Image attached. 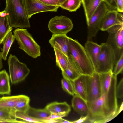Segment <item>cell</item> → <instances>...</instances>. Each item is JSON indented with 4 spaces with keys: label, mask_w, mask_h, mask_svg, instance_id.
Masks as SVG:
<instances>
[{
    "label": "cell",
    "mask_w": 123,
    "mask_h": 123,
    "mask_svg": "<svg viewBox=\"0 0 123 123\" xmlns=\"http://www.w3.org/2000/svg\"><path fill=\"white\" fill-rule=\"evenodd\" d=\"M5 10L12 28H29L30 24L24 0H5Z\"/></svg>",
    "instance_id": "cell-1"
},
{
    "label": "cell",
    "mask_w": 123,
    "mask_h": 123,
    "mask_svg": "<svg viewBox=\"0 0 123 123\" xmlns=\"http://www.w3.org/2000/svg\"><path fill=\"white\" fill-rule=\"evenodd\" d=\"M70 54L78 65L81 75L91 76L94 72L93 65L84 47L75 39L69 37Z\"/></svg>",
    "instance_id": "cell-2"
},
{
    "label": "cell",
    "mask_w": 123,
    "mask_h": 123,
    "mask_svg": "<svg viewBox=\"0 0 123 123\" xmlns=\"http://www.w3.org/2000/svg\"><path fill=\"white\" fill-rule=\"evenodd\" d=\"M19 48L29 56L36 58L41 55L40 47L26 29L18 28L13 31Z\"/></svg>",
    "instance_id": "cell-3"
},
{
    "label": "cell",
    "mask_w": 123,
    "mask_h": 123,
    "mask_svg": "<svg viewBox=\"0 0 123 123\" xmlns=\"http://www.w3.org/2000/svg\"><path fill=\"white\" fill-rule=\"evenodd\" d=\"M117 82V76L113 75L106 93L104 105L103 118L99 123L108 122L119 114L117 111L118 105L116 93Z\"/></svg>",
    "instance_id": "cell-4"
},
{
    "label": "cell",
    "mask_w": 123,
    "mask_h": 123,
    "mask_svg": "<svg viewBox=\"0 0 123 123\" xmlns=\"http://www.w3.org/2000/svg\"><path fill=\"white\" fill-rule=\"evenodd\" d=\"M100 45V51L94 68V72L99 74L113 71L116 62L115 53L112 47L106 43Z\"/></svg>",
    "instance_id": "cell-5"
},
{
    "label": "cell",
    "mask_w": 123,
    "mask_h": 123,
    "mask_svg": "<svg viewBox=\"0 0 123 123\" xmlns=\"http://www.w3.org/2000/svg\"><path fill=\"white\" fill-rule=\"evenodd\" d=\"M8 63L10 79L12 84L23 81L30 73V70L26 64L21 62L15 55L10 54Z\"/></svg>",
    "instance_id": "cell-6"
},
{
    "label": "cell",
    "mask_w": 123,
    "mask_h": 123,
    "mask_svg": "<svg viewBox=\"0 0 123 123\" xmlns=\"http://www.w3.org/2000/svg\"><path fill=\"white\" fill-rule=\"evenodd\" d=\"M110 10L104 1L101 2L87 24L88 40L95 36L100 30L102 22L105 16Z\"/></svg>",
    "instance_id": "cell-7"
},
{
    "label": "cell",
    "mask_w": 123,
    "mask_h": 123,
    "mask_svg": "<svg viewBox=\"0 0 123 123\" xmlns=\"http://www.w3.org/2000/svg\"><path fill=\"white\" fill-rule=\"evenodd\" d=\"M106 31L109 34L106 43L113 48L116 62L123 52V24L115 25Z\"/></svg>",
    "instance_id": "cell-8"
},
{
    "label": "cell",
    "mask_w": 123,
    "mask_h": 123,
    "mask_svg": "<svg viewBox=\"0 0 123 123\" xmlns=\"http://www.w3.org/2000/svg\"><path fill=\"white\" fill-rule=\"evenodd\" d=\"M73 24L71 20L64 16H56L49 21L48 27L52 34H67L72 29Z\"/></svg>",
    "instance_id": "cell-9"
},
{
    "label": "cell",
    "mask_w": 123,
    "mask_h": 123,
    "mask_svg": "<svg viewBox=\"0 0 123 123\" xmlns=\"http://www.w3.org/2000/svg\"><path fill=\"white\" fill-rule=\"evenodd\" d=\"M106 93L102 94L95 101L87 103L89 110V117L86 121L91 123H99L103 119Z\"/></svg>",
    "instance_id": "cell-10"
},
{
    "label": "cell",
    "mask_w": 123,
    "mask_h": 123,
    "mask_svg": "<svg viewBox=\"0 0 123 123\" xmlns=\"http://www.w3.org/2000/svg\"><path fill=\"white\" fill-rule=\"evenodd\" d=\"M25 9L29 19L33 15L44 12H56L59 7L46 4L38 0H24Z\"/></svg>",
    "instance_id": "cell-11"
},
{
    "label": "cell",
    "mask_w": 123,
    "mask_h": 123,
    "mask_svg": "<svg viewBox=\"0 0 123 123\" xmlns=\"http://www.w3.org/2000/svg\"><path fill=\"white\" fill-rule=\"evenodd\" d=\"M87 91V102L95 101L101 96L102 94L99 74L94 72L91 76H88Z\"/></svg>",
    "instance_id": "cell-12"
},
{
    "label": "cell",
    "mask_w": 123,
    "mask_h": 123,
    "mask_svg": "<svg viewBox=\"0 0 123 123\" xmlns=\"http://www.w3.org/2000/svg\"><path fill=\"white\" fill-rule=\"evenodd\" d=\"M123 24V14L117 10H110L106 14L101 24L100 30L104 31L113 26Z\"/></svg>",
    "instance_id": "cell-13"
},
{
    "label": "cell",
    "mask_w": 123,
    "mask_h": 123,
    "mask_svg": "<svg viewBox=\"0 0 123 123\" xmlns=\"http://www.w3.org/2000/svg\"><path fill=\"white\" fill-rule=\"evenodd\" d=\"M69 38L66 34H52L49 42L53 48L60 50L69 56L71 55L69 48Z\"/></svg>",
    "instance_id": "cell-14"
},
{
    "label": "cell",
    "mask_w": 123,
    "mask_h": 123,
    "mask_svg": "<svg viewBox=\"0 0 123 123\" xmlns=\"http://www.w3.org/2000/svg\"><path fill=\"white\" fill-rule=\"evenodd\" d=\"M88 76L81 75L72 81L74 94L87 102V80Z\"/></svg>",
    "instance_id": "cell-15"
},
{
    "label": "cell",
    "mask_w": 123,
    "mask_h": 123,
    "mask_svg": "<svg viewBox=\"0 0 123 123\" xmlns=\"http://www.w3.org/2000/svg\"><path fill=\"white\" fill-rule=\"evenodd\" d=\"M62 72L63 78L72 81L81 75L79 68L71 54L67 68Z\"/></svg>",
    "instance_id": "cell-16"
},
{
    "label": "cell",
    "mask_w": 123,
    "mask_h": 123,
    "mask_svg": "<svg viewBox=\"0 0 123 123\" xmlns=\"http://www.w3.org/2000/svg\"><path fill=\"white\" fill-rule=\"evenodd\" d=\"M45 108L50 113L64 114L67 115L69 113L71 110L70 105L66 102H52L48 104Z\"/></svg>",
    "instance_id": "cell-17"
},
{
    "label": "cell",
    "mask_w": 123,
    "mask_h": 123,
    "mask_svg": "<svg viewBox=\"0 0 123 123\" xmlns=\"http://www.w3.org/2000/svg\"><path fill=\"white\" fill-rule=\"evenodd\" d=\"M84 48L94 68L100 51V45L87 40L85 43Z\"/></svg>",
    "instance_id": "cell-18"
},
{
    "label": "cell",
    "mask_w": 123,
    "mask_h": 123,
    "mask_svg": "<svg viewBox=\"0 0 123 123\" xmlns=\"http://www.w3.org/2000/svg\"><path fill=\"white\" fill-rule=\"evenodd\" d=\"M71 104L74 110L81 115L88 114L89 110L87 103L78 96L75 95L73 96Z\"/></svg>",
    "instance_id": "cell-19"
},
{
    "label": "cell",
    "mask_w": 123,
    "mask_h": 123,
    "mask_svg": "<svg viewBox=\"0 0 123 123\" xmlns=\"http://www.w3.org/2000/svg\"><path fill=\"white\" fill-rule=\"evenodd\" d=\"M12 29L9 25L5 10L0 12V44L2 43L6 35Z\"/></svg>",
    "instance_id": "cell-20"
},
{
    "label": "cell",
    "mask_w": 123,
    "mask_h": 123,
    "mask_svg": "<svg viewBox=\"0 0 123 123\" xmlns=\"http://www.w3.org/2000/svg\"><path fill=\"white\" fill-rule=\"evenodd\" d=\"M104 0H82L87 24L101 1Z\"/></svg>",
    "instance_id": "cell-21"
},
{
    "label": "cell",
    "mask_w": 123,
    "mask_h": 123,
    "mask_svg": "<svg viewBox=\"0 0 123 123\" xmlns=\"http://www.w3.org/2000/svg\"><path fill=\"white\" fill-rule=\"evenodd\" d=\"M11 89L9 75L5 70L0 71V95H9Z\"/></svg>",
    "instance_id": "cell-22"
},
{
    "label": "cell",
    "mask_w": 123,
    "mask_h": 123,
    "mask_svg": "<svg viewBox=\"0 0 123 123\" xmlns=\"http://www.w3.org/2000/svg\"><path fill=\"white\" fill-rule=\"evenodd\" d=\"M25 113L31 117L43 121L44 123L50 114V112L45 108L36 109L30 106Z\"/></svg>",
    "instance_id": "cell-23"
},
{
    "label": "cell",
    "mask_w": 123,
    "mask_h": 123,
    "mask_svg": "<svg viewBox=\"0 0 123 123\" xmlns=\"http://www.w3.org/2000/svg\"><path fill=\"white\" fill-rule=\"evenodd\" d=\"M56 58V65L61 70H63L67 67L69 62L68 56L60 50L53 48Z\"/></svg>",
    "instance_id": "cell-24"
},
{
    "label": "cell",
    "mask_w": 123,
    "mask_h": 123,
    "mask_svg": "<svg viewBox=\"0 0 123 123\" xmlns=\"http://www.w3.org/2000/svg\"><path fill=\"white\" fill-rule=\"evenodd\" d=\"M99 74L102 95L107 92L110 85L113 73V71H111Z\"/></svg>",
    "instance_id": "cell-25"
},
{
    "label": "cell",
    "mask_w": 123,
    "mask_h": 123,
    "mask_svg": "<svg viewBox=\"0 0 123 123\" xmlns=\"http://www.w3.org/2000/svg\"><path fill=\"white\" fill-rule=\"evenodd\" d=\"M22 96L21 95L0 97V107L14 110L15 105Z\"/></svg>",
    "instance_id": "cell-26"
},
{
    "label": "cell",
    "mask_w": 123,
    "mask_h": 123,
    "mask_svg": "<svg viewBox=\"0 0 123 123\" xmlns=\"http://www.w3.org/2000/svg\"><path fill=\"white\" fill-rule=\"evenodd\" d=\"M15 39L14 36L11 31L6 35L2 42L3 47L1 54L2 59L5 61L7 59L10 48Z\"/></svg>",
    "instance_id": "cell-27"
},
{
    "label": "cell",
    "mask_w": 123,
    "mask_h": 123,
    "mask_svg": "<svg viewBox=\"0 0 123 123\" xmlns=\"http://www.w3.org/2000/svg\"><path fill=\"white\" fill-rule=\"evenodd\" d=\"M30 98L28 96L22 95V96L16 103L14 109L16 112H21L26 113L30 106Z\"/></svg>",
    "instance_id": "cell-28"
},
{
    "label": "cell",
    "mask_w": 123,
    "mask_h": 123,
    "mask_svg": "<svg viewBox=\"0 0 123 123\" xmlns=\"http://www.w3.org/2000/svg\"><path fill=\"white\" fill-rule=\"evenodd\" d=\"M81 4L82 0H66L60 7L70 12H75L80 7Z\"/></svg>",
    "instance_id": "cell-29"
},
{
    "label": "cell",
    "mask_w": 123,
    "mask_h": 123,
    "mask_svg": "<svg viewBox=\"0 0 123 123\" xmlns=\"http://www.w3.org/2000/svg\"><path fill=\"white\" fill-rule=\"evenodd\" d=\"M15 117L16 119H21L25 123H44L42 120H39L30 116L25 113L19 112H16Z\"/></svg>",
    "instance_id": "cell-30"
},
{
    "label": "cell",
    "mask_w": 123,
    "mask_h": 123,
    "mask_svg": "<svg viewBox=\"0 0 123 123\" xmlns=\"http://www.w3.org/2000/svg\"><path fill=\"white\" fill-rule=\"evenodd\" d=\"M61 84L64 91L71 95H74L75 94L72 81L63 78L61 80Z\"/></svg>",
    "instance_id": "cell-31"
},
{
    "label": "cell",
    "mask_w": 123,
    "mask_h": 123,
    "mask_svg": "<svg viewBox=\"0 0 123 123\" xmlns=\"http://www.w3.org/2000/svg\"><path fill=\"white\" fill-rule=\"evenodd\" d=\"M67 115L64 114H57L50 113L44 121V123H61L62 118Z\"/></svg>",
    "instance_id": "cell-32"
},
{
    "label": "cell",
    "mask_w": 123,
    "mask_h": 123,
    "mask_svg": "<svg viewBox=\"0 0 123 123\" xmlns=\"http://www.w3.org/2000/svg\"><path fill=\"white\" fill-rule=\"evenodd\" d=\"M113 72V75L117 76L122 72L123 68V52L116 62Z\"/></svg>",
    "instance_id": "cell-33"
},
{
    "label": "cell",
    "mask_w": 123,
    "mask_h": 123,
    "mask_svg": "<svg viewBox=\"0 0 123 123\" xmlns=\"http://www.w3.org/2000/svg\"><path fill=\"white\" fill-rule=\"evenodd\" d=\"M123 78H122L116 87V93L117 98H122L123 96Z\"/></svg>",
    "instance_id": "cell-34"
},
{
    "label": "cell",
    "mask_w": 123,
    "mask_h": 123,
    "mask_svg": "<svg viewBox=\"0 0 123 123\" xmlns=\"http://www.w3.org/2000/svg\"><path fill=\"white\" fill-rule=\"evenodd\" d=\"M46 4L60 7L62 3L61 0H38Z\"/></svg>",
    "instance_id": "cell-35"
},
{
    "label": "cell",
    "mask_w": 123,
    "mask_h": 123,
    "mask_svg": "<svg viewBox=\"0 0 123 123\" xmlns=\"http://www.w3.org/2000/svg\"><path fill=\"white\" fill-rule=\"evenodd\" d=\"M111 10H117V0H104Z\"/></svg>",
    "instance_id": "cell-36"
},
{
    "label": "cell",
    "mask_w": 123,
    "mask_h": 123,
    "mask_svg": "<svg viewBox=\"0 0 123 123\" xmlns=\"http://www.w3.org/2000/svg\"><path fill=\"white\" fill-rule=\"evenodd\" d=\"M117 10L120 13L123 12V0H117Z\"/></svg>",
    "instance_id": "cell-37"
},
{
    "label": "cell",
    "mask_w": 123,
    "mask_h": 123,
    "mask_svg": "<svg viewBox=\"0 0 123 123\" xmlns=\"http://www.w3.org/2000/svg\"><path fill=\"white\" fill-rule=\"evenodd\" d=\"M89 116L88 114L85 115H82L78 119L72 121L73 123H82L86 121L88 119Z\"/></svg>",
    "instance_id": "cell-38"
},
{
    "label": "cell",
    "mask_w": 123,
    "mask_h": 123,
    "mask_svg": "<svg viewBox=\"0 0 123 123\" xmlns=\"http://www.w3.org/2000/svg\"><path fill=\"white\" fill-rule=\"evenodd\" d=\"M2 60V58L1 55V52H0V70L3 67Z\"/></svg>",
    "instance_id": "cell-39"
},
{
    "label": "cell",
    "mask_w": 123,
    "mask_h": 123,
    "mask_svg": "<svg viewBox=\"0 0 123 123\" xmlns=\"http://www.w3.org/2000/svg\"><path fill=\"white\" fill-rule=\"evenodd\" d=\"M123 103L122 102L121 104L119 109H118V111L119 113L122 111L123 109Z\"/></svg>",
    "instance_id": "cell-40"
},
{
    "label": "cell",
    "mask_w": 123,
    "mask_h": 123,
    "mask_svg": "<svg viewBox=\"0 0 123 123\" xmlns=\"http://www.w3.org/2000/svg\"><path fill=\"white\" fill-rule=\"evenodd\" d=\"M61 123H73L72 121H69L63 119V121Z\"/></svg>",
    "instance_id": "cell-41"
},
{
    "label": "cell",
    "mask_w": 123,
    "mask_h": 123,
    "mask_svg": "<svg viewBox=\"0 0 123 123\" xmlns=\"http://www.w3.org/2000/svg\"><path fill=\"white\" fill-rule=\"evenodd\" d=\"M6 108L2 107H0V111L4 110Z\"/></svg>",
    "instance_id": "cell-42"
},
{
    "label": "cell",
    "mask_w": 123,
    "mask_h": 123,
    "mask_svg": "<svg viewBox=\"0 0 123 123\" xmlns=\"http://www.w3.org/2000/svg\"><path fill=\"white\" fill-rule=\"evenodd\" d=\"M62 0V3L66 0Z\"/></svg>",
    "instance_id": "cell-43"
}]
</instances>
